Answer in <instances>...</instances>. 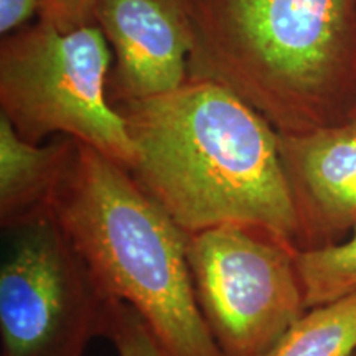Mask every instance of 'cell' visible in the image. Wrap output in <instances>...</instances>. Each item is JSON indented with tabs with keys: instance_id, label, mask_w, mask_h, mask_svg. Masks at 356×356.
<instances>
[{
	"instance_id": "obj_1",
	"label": "cell",
	"mask_w": 356,
	"mask_h": 356,
	"mask_svg": "<svg viewBox=\"0 0 356 356\" xmlns=\"http://www.w3.org/2000/svg\"><path fill=\"white\" fill-rule=\"evenodd\" d=\"M114 108L136 147L129 172L181 229L256 226L300 251L279 132L229 89L188 79Z\"/></svg>"
},
{
	"instance_id": "obj_2",
	"label": "cell",
	"mask_w": 356,
	"mask_h": 356,
	"mask_svg": "<svg viewBox=\"0 0 356 356\" xmlns=\"http://www.w3.org/2000/svg\"><path fill=\"white\" fill-rule=\"evenodd\" d=\"M188 79L229 89L279 134L356 108V0H188Z\"/></svg>"
},
{
	"instance_id": "obj_3",
	"label": "cell",
	"mask_w": 356,
	"mask_h": 356,
	"mask_svg": "<svg viewBox=\"0 0 356 356\" xmlns=\"http://www.w3.org/2000/svg\"><path fill=\"white\" fill-rule=\"evenodd\" d=\"M51 216L106 296L131 305L163 353L222 356L195 297L186 231L127 168L76 140Z\"/></svg>"
},
{
	"instance_id": "obj_4",
	"label": "cell",
	"mask_w": 356,
	"mask_h": 356,
	"mask_svg": "<svg viewBox=\"0 0 356 356\" xmlns=\"http://www.w3.org/2000/svg\"><path fill=\"white\" fill-rule=\"evenodd\" d=\"M109 71L96 25L61 32L38 20L2 38L0 114L30 144L68 136L131 170L136 147L108 97Z\"/></svg>"
},
{
	"instance_id": "obj_5",
	"label": "cell",
	"mask_w": 356,
	"mask_h": 356,
	"mask_svg": "<svg viewBox=\"0 0 356 356\" xmlns=\"http://www.w3.org/2000/svg\"><path fill=\"white\" fill-rule=\"evenodd\" d=\"M296 254L256 226L186 233L195 297L222 356H266L305 314Z\"/></svg>"
},
{
	"instance_id": "obj_6",
	"label": "cell",
	"mask_w": 356,
	"mask_h": 356,
	"mask_svg": "<svg viewBox=\"0 0 356 356\" xmlns=\"http://www.w3.org/2000/svg\"><path fill=\"white\" fill-rule=\"evenodd\" d=\"M3 234L0 356H84L111 297L53 216Z\"/></svg>"
},
{
	"instance_id": "obj_7",
	"label": "cell",
	"mask_w": 356,
	"mask_h": 356,
	"mask_svg": "<svg viewBox=\"0 0 356 356\" xmlns=\"http://www.w3.org/2000/svg\"><path fill=\"white\" fill-rule=\"evenodd\" d=\"M95 25L114 53L113 106L167 95L188 81V0H97Z\"/></svg>"
},
{
	"instance_id": "obj_8",
	"label": "cell",
	"mask_w": 356,
	"mask_h": 356,
	"mask_svg": "<svg viewBox=\"0 0 356 356\" xmlns=\"http://www.w3.org/2000/svg\"><path fill=\"white\" fill-rule=\"evenodd\" d=\"M300 231V251L340 243L356 226V119L279 134Z\"/></svg>"
},
{
	"instance_id": "obj_9",
	"label": "cell",
	"mask_w": 356,
	"mask_h": 356,
	"mask_svg": "<svg viewBox=\"0 0 356 356\" xmlns=\"http://www.w3.org/2000/svg\"><path fill=\"white\" fill-rule=\"evenodd\" d=\"M76 140L55 137L48 144L22 139L0 114V225L3 231L51 218L56 188Z\"/></svg>"
},
{
	"instance_id": "obj_10",
	"label": "cell",
	"mask_w": 356,
	"mask_h": 356,
	"mask_svg": "<svg viewBox=\"0 0 356 356\" xmlns=\"http://www.w3.org/2000/svg\"><path fill=\"white\" fill-rule=\"evenodd\" d=\"M356 293L312 307L266 356H355Z\"/></svg>"
},
{
	"instance_id": "obj_11",
	"label": "cell",
	"mask_w": 356,
	"mask_h": 356,
	"mask_svg": "<svg viewBox=\"0 0 356 356\" xmlns=\"http://www.w3.org/2000/svg\"><path fill=\"white\" fill-rule=\"evenodd\" d=\"M296 264L307 309L353 296L356 293V226L343 241L297 251Z\"/></svg>"
},
{
	"instance_id": "obj_12",
	"label": "cell",
	"mask_w": 356,
	"mask_h": 356,
	"mask_svg": "<svg viewBox=\"0 0 356 356\" xmlns=\"http://www.w3.org/2000/svg\"><path fill=\"white\" fill-rule=\"evenodd\" d=\"M102 337L113 343L118 356H167L144 318L121 300L109 299Z\"/></svg>"
},
{
	"instance_id": "obj_13",
	"label": "cell",
	"mask_w": 356,
	"mask_h": 356,
	"mask_svg": "<svg viewBox=\"0 0 356 356\" xmlns=\"http://www.w3.org/2000/svg\"><path fill=\"white\" fill-rule=\"evenodd\" d=\"M97 0H38V20L61 32L95 25Z\"/></svg>"
},
{
	"instance_id": "obj_14",
	"label": "cell",
	"mask_w": 356,
	"mask_h": 356,
	"mask_svg": "<svg viewBox=\"0 0 356 356\" xmlns=\"http://www.w3.org/2000/svg\"><path fill=\"white\" fill-rule=\"evenodd\" d=\"M38 0H0V35L2 38L30 25L29 22L35 15H38Z\"/></svg>"
},
{
	"instance_id": "obj_15",
	"label": "cell",
	"mask_w": 356,
	"mask_h": 356,
	"mask_svg": "<svg viewBox=\"0 0 356 356\" xmlns=\"http://www.w3.org/2000/svg\"><path fill=\"white\" fill-rule=\"evenodd\" d=\"M351 119H356V108H355V113H353V118H351Z\"/></svg>"
},
{
	"instance_id": "obj_16",
	"label": "cell",
	"mask_w": 356,
	"mask_h": 356,
	"mask_svg": "<svg viewBox=\"0 0 356 356\" xmlns=\"http://www.w3.org/2000/svg\"><path fill=\"white\" fill-rule=\"evenodd\" d=\"M355 356H356V355H355Z\"/></svg>"
}]
</instances>
